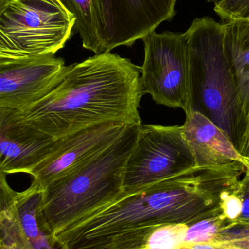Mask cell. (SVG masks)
Masks as SVG:
<instances>
[{"mask_svg": "<svg viewBox=\"0 0 249 249\" xmlns=\"http://www.w3.org/2000/svg\"><path fill=\"white\" fill-rule=\"evenodd\" d=\"M242 164L196 167L132 193H123L55 235L64 249L133 228L190 225L222 214L224 196L245 173Z\"/></svg>", "mask_w": 249, "mask_h": 249, "instance_id": "cell-1", "label": "cell"}, {"mask_svg": "<svg viewBox=\"0 0 249 249\" xmlns=\"http://www.w3.org/2000/svg\"><path fill=\"white\" fill-rule=\"evenodd\" d=\"M140 67L111 53L70 65L66 77L42 99L18 109L19 119L58 139L95 124H141Z\"/></svg>", "mask_w": 249, "mask_h": 249, "instance_id": "cell-2", "label": "cell"}, {"mask_svg": "<svg viewBox=\"0 0 249 249\" xmlns=\"http://www.w3.org/2000/svg\"><path fill=\"white\" fill-rule=\"evenodd\" d=\"M141 124H129L91 160L43 187L38 216L53 238L124 193V168Z\"/></svg>", "mask_w": 249, "mask_h": 249, "instance_id": "cell-3", "label": "cell"}, {"mask_svg": "<svg viewBox=\"0 0 249 249\" xmlns=\"http://www.w3.org/2000/svg\"><path fill=\"white\" fill-rule=\"evenodd\" d=\"M184 34L189 61L185 113L203 114L220 127L237 148L242 118L238 87L225 51L223 24L210 17L196 18Z\"/></svg>", "mask_w": 249, "mask_h": 249, "instance_id": "cell-4", "label": "cell"}, {"mask_svg": "<svg viewBox=\"0 0 249 249\" xmlns=\"http://www.w3.org/2000/svg\"><path fill=\"white\" fill-rule=\"evenodd\" d=\"M75 21L60 0H10L0 16V58L55 55Z\"/></svg>", "mask_w": 249, "mask_h": 249, "instance_id": "cell-5", "label": "cell"}, {"mask_svg": "<svg viewBox=\"0 0 249 249\" xmlns=\"http://www.w3.org/2000/svg\"><path fill=\"white\" fill-rule=\"evenodd\" d=\"M181 126L141 124L124 168V193H132L196 168Z\"/></svg>", "mask_w": 249, "mask_h": 249, "instance_id": "cell-6", "label": "cell"}, {"mask_svg": "<svg viewBox=\"0 0 249 249\" xmlns=\"http://www.w3.org/2000/svg\"><path fill=\"white\" fill-rule=\"evenodd\" d=\"M144 61L140 67L142 94L158 105L186 112L189 101V61L185 34L152 32L143 39Z\"/></svg>", "mask_w": 249, "mask_h": 249, "instance_id": "cell-7", "label": "cell"}, {"mask_svg": "<svg viewBox=\"0 0 249 249\" xmlns=\"http://www.w3.org/2000/svg\"><path fill=\"white\" fill-rule=\"evenodd\" d=\"M70 66L55 55L0 58V107L22 109L56 87Z\"/></svg>", "mask_w": 249, "mask_h": 249, "instance_id": "cell-8", "label": "cell"}, {"mask_svg": "<svg viewBox=\"0 0 249 249\" xmlns=\"http://www.w3.org/2000/svg\"><path fill=\"white\" fill-rule=\"evenodd\" d=\"M103 20V53L131 46L175 14L177 0H98Z\"/></svg>", "mask_w": 249, "mask_h": 249, "instance_id": "cell-9", "label": "cell"}, {"mask_svg": "<svg viewBox=\"0 0 249 249\" xmlns=\"http://www.w3.org/2000/svg\"><path fill=\"white\" fill-rule=\"evenodd\" d=\"M129 124H95L57 140L53 149L30 173L32 182L44 187L78 169L109 147Z\"/></svg>", "mask_w": 249, "mask_h": 249, "instance_id": "cell-10", "label": "cell"}, {"mask_svg": "<svg viewBox=\"0 0 249 249\" xmlns=\"http://www.w3.org/2000/svg\"><path fill=\"white\" fill-rule=\"evenodd\" d=\"M17 110L0 107V173L5 175L30 174L58 140L23 124Z\"/></svg>", "mask_w": 249, "mask_h": 249, "instance_id": "cell-11", "label": "cell"}, {"mask_svg": "<svg viewBox=\"0 0 249 249\" xmlns=\"http://www.w3.org/2000/svg\"><path fill=\"white\" fill-rule=\"evenodd\" d=\"M183 133L197 167L222 166L242 164L249 168V160L243 156L226 133L196 111L186 112Z\"/></svg>", "mask_w": 249, "mask_h": 249, "instance_id": "cell-12", "label": "cell"}, {"mask_svg": "<svg viewBox=\"0 0 249 249\" xmlns=\"http://www.w3.org/2000/svg\"><path fill=\"white\" fill-rule=\"evenodd\" d=\"M43 187L32 182L13 196L4 213L20 239L29 249H64L46 232L38 216Z\"/></svg>", "mask_w": 249, "mask_h": 249, "instance_id": "cell-13", "label": "cell"}, {"mask_svg": "<svg viewBox=\"0 0 249 249\" xmlns=\"http://www.w3.org/2000/svg\"><path fill=\"white\" fill-rule=\"evenodd\" d=\"M222 24L225 51L239 93L242 118L240 143L249 113V18L231 19Z\"/></svg>", "mask_w": 249, "mask_h": 249, "instance_id": "cell-14", "label": "cell"}, {"mask_svg": "<svg viewBox=\"0 0 249 249\" xmlns=\"http://www.w3.org/2000/svg\"><path fill=\"white\" fill-rule=\"evenodd\" d=\"M63 5L75 18L76 29L79 32L83 48L103 53L102 33L103 20L98 0H60Z\"/></svg>", "mask_w": 249, "mask_h": 249, "instance_id": "cell-15", "label": "cell"}, {"mask_svg": "<svg viewBox=\"0 0 249 249\" xmlns=\"http://www.w3.org/2000/svg\"><path fill=\"white\" fill-rule=\"evenodd\" d=\"M235 226L222 213L212 216L189 225L185 242H212L219 233Z\"/></svg>", "mask_w": 249, "mask_h": 249, "instance_id": "cell-16", "label": "cell"}, {"mask_svg": "<svg viewBox=\"0 0 249 249\" xmlns=\"http://www.w3.org/2000/svg\"><path fill=\"white\" fill-rule=\"evenodd\" d=\"M214 241L231 249H249V227H234L219 233Z\"/></svg>", "mask_w": 249, "mask_h": 249, "instance_id": "cell-17", "label": "cell"}, {"mask_svg": "<svg viewBox=\"0 0 249 249\" xmlns=\"http://www.w3.org/2000/svg\"><path fill=\"white\" fill-rule=\"evenodd\" d=\"M249 7V0H222L215 4L214 11L222 21L238 18Z\"/></svg>", "mask_w": 249, "mask_h": 249, "instance_id": "cell-18", "label": "cell"}, {"mask_svg": "<svg viewBox=\"0 0 249 249\" xmlns=\"http://www.w3.org/2000/svg\"><path fill=\"white\" fill-rule=\"evenodd\" d=\"M0 249H29L8 222L0 217Z\"/></svg>", "mask_w": 249, "mask_h": 249, "instance_id": "cell-19", "label": "cell"}, {"mask_svg": "<svg viewBox=\"0 0 249 249\" xmlns=\"http://www.w3.org/2000/svg\"><path fill=\"white\" fill-rule=\"evenodd\" d=\"M235 192L242 201V210L237 220V226L249 227V168H246L244 178L240 180Z\"/></svg>", "mask_w": 249, "mask_h": 249, "instance_id": "cell-20", "label": "cell"}, {"mask_svg": "<svg viewBox=\"0 0 249 249\" xmlns=\"http://www.w3.org/2000/svg\"><path fill=\"white\" fill-rule=\"evenodd\" d=\"M235 190L236 188L224 196L221 208L224 216L228 220L235 223L237 226V220L242 210V201L235 192Z\"/></svg>", "mask_w": 249, "mask_h": 249, "instance_id": "cell-21", "label": "cell"}, {"mask_svg": "<svg viewBox=\"0 0 249 249\" xmlns=\"http://www.w3.org/2000/svg\"><path fill=\"white\" fill-rule=\"evenodd\" d=\"M177 249H231L220 242H184Z\"/></svg>", "mask_w": 249, "mask_h": 249, "instance_id": "cell-22", "label": "cell"}, {"mask_svg": "<svg viewBox=\"0 0 249 249\" xmlns=\"http://www.w3.org/2000/svg\"><path fill=\"white\" fill-rule=\"evenodd\" d=\"M238 150L243 156L249 160V113L246 121L244 134L238 144Z\"/></svg>", "mask_w": 249, "mask_h": 249, "instance_id": "cell-23", "label": "cell"}, {"mask_svg": "<svg viewBox=\"0 0 249 249\" xmlns=\"http://www.w3.org/2000/svg\"><path fill=\"white\" fill-rule=\"evenodd\" d=\"M9 1H10V0H0V16H1L3 10L5 8Z\"/></svg>", "mask_w": 249, "mask_h": 249, "instance_id": "cell-24", "label": "cell"}, {"mask_svg": "<svg viewBox=\"0 0 249 249\" xmlns=\"http://www.w3.org/2000/svg\"><path fill=\"white\" fill-rule=\"evenodd\" d=\"M240 18H249V7L243 13V14L241 15Z\"/></svg>", "mask_w": 249, "mask_h": 249, "instance_id": "cell-25", "label": "cell"}, {"mask_svg": "<svg viewBox=\"0 0 249 249\" xmlns=\"http://www.w3.org/2000/svg\"><path fill=\"white\" fill-rule=\"evenodd\" d=\"M208 2L213 3V4H216V3L219 2V1H222V0H206Z\"/></svg>", "mask_w": 249, "mask_h": 249, "instance_id": "cell-26", "label": "cell"}]
</instances>
